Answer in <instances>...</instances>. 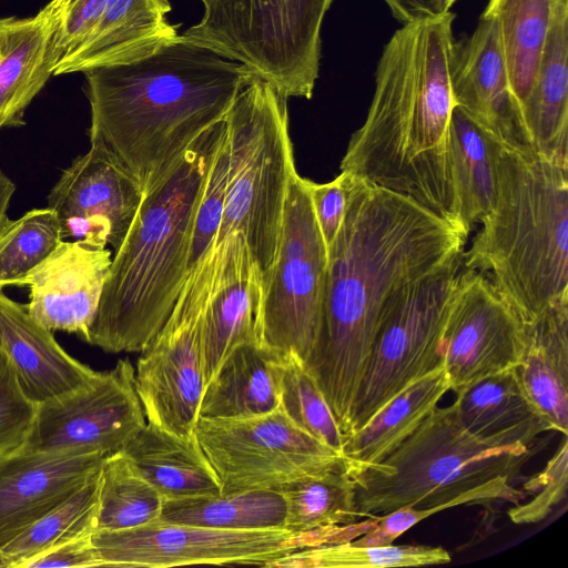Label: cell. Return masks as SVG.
I'll return each mask as SVG.
<instances>
[{
	"label": "cell",
	"mask_w": 568,
	"mask_h": 568,
	"mask_svg": "<svg viewBox=\"0 0 568 568\" xmlns=\"http://www.w3.org/2000/svg\"><path fill=\"white\" fill-rule=\"evenodd\" d=\"M84 75L90 144L108 150L144 192L258 79L180 34L150 55Z\"/></svg>",
	"instance_id": "obj_3"
},
{
	"label": "cell",
	"mask_w": 568,
	"mask_h": 568,
	"mask_svg": "<svg viewBox=\"0 0 568 568\" xmlns=\"http://www.w3.org/2000/svg\"><path fill=\"white\" fill-rule=\"evenodd\" d=\"M112 253L88 240H63L28 273L29 315L49 331L79 335L83 341L97 317Z\"/></svg>",
	"instance_id": "obj_17"
},
{
	"label": "cell",
	"mask_w": 568,
	"mask_h": 568,
	"mask_svg": "<svg viewBox=\"0 0 568 568\" xmlns=\"http://www.w3.org/2000/svg\"><path fill=\"white\" fill-rule=\"evenodd\" d=\"M393 17L402 24L416 18L436 14L433 0H383Z\"/></svg>",
	"instance_id": "obj_46"
},
{
	"label": "cell",
	"mask_w": 568,
	"mask_h": 568,
	"mask_svg": "<svg viewBox=\"0 0 568 568\" xmlns=\"http://www.w3.org/2000/svg\"><path fill=\"white\" fill-rule=\"evenodd\" d=\"M568 485V440L567 435L548 460L542 471L524 483L527 496L525 504H516L507 510L509 519L517 525L538 524L545 520L552 509L567 495Z\"/></svg>",
	"instance_id": "obj_41"
},
{
	"label": "cell",
	"mask_w": 568,
	"mask_h": 568,
	"mask_svg": "<svg viewBox=\"0 0 568 568\" xmlns=\"http://www.w3.org/2000/svg\"><path fill=\"white\" fill-rule=\"evenodd\" d=\"M503 144L455 105L450 123L453 174L464 230L469 234L495 203Z\"/></svg>",
	"instance_id": "obj_30"
},
{
	"label": "cell",
	"mask_w": 568,
	"mask_h": 568,
	"mask_svg": "<svg viewBox=\"0 0 568 568\" xmlns=\"http://www.w3.org/2000/svg\"><path fill=\"white\" fill-rule=\"evenodd\" d=\"M0 567H4V562H3V558L1 556V552H0Z\"/></svg>",
	"instance_id": "obj_49"
},
{
	"label": "cell",
	"mask_w": 568,
	"mask_h": 568,
	"mask_svg": "<svg viewBox=\"0 0 568 568\" xmlns=\"http://www.w3.org/2000/svg\"><path fill=\"white\" fill-rule=\"evenodd\" d=\"M264 284L260 276L242 277L215 292L202 315L204 386L240 345L257 343Z\"/></svg>",
	"instance_id": "obj_31"
},
{
	"label": "cell",
	"mask_w": 568,
	"mask_h": 568,
	"mask_svg": "<svg viewBox=\"0 0 568 568\" xmlns=\"http://www.w3.org/2000/svg\"><path fill=\"white\" fill-rule=\"evenodd\" d=\"M525 321L484 274L463 266L440 351L450 390L518 365Z\"/></svg>",
	"instance_id": "obj_14"
},
{
	"label": "cell",
	"mask_w": 568,
	"mask_h": 568,
	"mask_svg": "<svg viewBox=\"0 0 568 568\" xmlns=\"http://www.w3.org/2000/svg\"><path fill=\"white\" fill-rule=\"evenodd\" d=\"M349 174L341 173L332 181L316 183L305 179L313 212L327 250L334 242L345 216Z\"/></svg>",
	"instance_id": "obj_43"
},
{
	"label": "cell",
	"mask_w": 568,
	"mask_h": 568,
	"mask_svg": "<svg viewBox=\"0 0 568 568\" xmlns=\"http://www.w3.org/2000/svg\"><path fill=\"white\" fill-rule=\"evenodd\" d=\"M194 433L221 494L278 487L342 467L345 456L298 428L278 407L243 419L199 418Z\"/></svg>",
	"instance_id": "obj_11"
},
{
	"label": "cell",
	"mask_w": 568,
	"mask_h": 568,
	"mask_svg": "<svg viewBox=\"0 0 568 568\" xmlns=\"http://www.w3.org/2000/svg\"><path fill=\"white\" fill-rule=\"evenodd\" d=\"M202 315L169 318L134 369L148 423L183 436L194 433L204 390Z\"/></svg>",
	"instance_id": "obj_16"
},
{
	"label": "cell",
	"mask_w": 568,
	"mask_h": 568,
	"mask_svg": "<svg viewBox=\"0 0 568 568\" xmlns=\"http://www.w3.org/2000/svg\"><path fill=\"white\" fill-rule=\"evenodd\" d=\"M433 2H434V6H435V8H436L437 13H439V12H438V8H437V0H433Z\"/></svg>",
	"instance_id": "obj_50"
},
{
	"label": "cell",
	"mask_w": 568,
	"mask_h": 568,
	"mask_svg": "<svg viewBox=\"0 0 568 568\" xmlns=\"http://www.w3.org/2000/svg\"><path fill=\"white\" fill-rule=\"evenodd\" d=\"M134 176L104 148L90 149L62 171L48 195L63 240H88L115 251L143 200Z\"/></svg>",
	"instance_id": "obj_15"
},
{
	"label": "cell",
	"mask_w": 568,
	"mask_h": 568,
	"mask_svg": "<svg viewBox=\"0 0 568 568\" xmlns=\"http://www.w3.org/2000/svg\"><path fill=\"white\" fill-rule=\"evenodd\" d=\"M462 268L463 260L419 281L387 312L355 392L346 437L410 384L443 365L442 336Z\"/></svg>",
	"instance_id": "obj_9"
},
{
	"label": "cell",
	"mask_w": 568,
	"mask_h": 568,
	"mask_svg": "<svg viewBox=\"0 0 568 568\" xmlns=\"http://www.w3.org/2000/svg\"><path fill=\"white\" fill-rule=\"evenodd\" d=\"M160 519L231 530L284 529L286 503L277 489L166 499Z\"/></svg>",
	"instance_id": "obj_32"
},
{
	"label": "cell",
	"mask_w": 568,
	"mask_h": 568,
	"mask_svg": "<svg viewBox=\"0 0 568 568\" xmlns=\"http://www.w3.org/2000/svg\"><path fill=\"white\" fill-rule=\"evenodd\" d=\"M109 0H71L61 24L59 45L65 53L77 48L91 32Z\"/></svg>",
	"instance_id": "obj_45"
},
{
	"label": "cell",
	"mask_w": 568,
	"mask_h": 568,
	"mask_svg": "<svg viewBox=\"0 0 568 568\" xmlns=\"http://www.w3.org/2000/svg\"><path fill=\"white\" fill-rule=\"evenodd\" d=\"M227 178L229 148L225 134L195 212L185 282L197 272L215 243L222 221Z\"/></svg>",
	"instance_id": "obj_40"
},
{
	"label": "cell",
	"mask_w": 568,
	"mask_h": 568,
	"mask_svg": "<svg viewBox=\"0 0 568 568\" xmlns=\"http://www.w3.org/2000/svg\"><path fill=\"white\" fill-rule=\"evenodd\" d=\"M531 149L568 168V0H560L521 111Z\"/></svg>",
	"instance_id": "obj_25"
},
{
	"label": "cell",
	"mask_w": 568,
	"mask_h": 568,
	"mask_svg": "<svg viewBox=\"0 0 568 568\" xmlns=\"http://www.w3.org/2000/svg\"><path fill=\"white\" fill-rule=\"evenodd\" d=\"M201 1L202 18L181 38L244 64L287 99L312 98L334 0Z\"/></svg>",
	"instance_id": "obj_8"
},
{
	"label": "cell",
	"mask_w": 568,
	"mask_h": 568,
	"mask_svg": "<svg viewBox=\"0 0 568 568\" xmlns=\"http://www.w3.org/2000/svg\"><path fill=\"white\" fill-rule=\"evenodd\" d=\"M101 469V468H100ZM100 470L61 504L41 516L1 549L6 568H23L47 549L94 534L99 509Z\"/></svg>",
	"instance_id": "obj_34"
},
{
	"label": "cell",
	"mask_w": 568,
	"mask_h": 568,
	"mask_svg": "<svg viewBox=\"0 0 568 568\" xmlns=\"http://www.w3.org/2000/svg\"><path fill=\"white\" fill-rule=\"evenodd\" d=\"M349 176L345 216L327 250L316 336L303 362L344 439L383 318L414 284L463 260L467 240L412 199Z\"/></svg>",
	"instance_id": "obj_1"
},
{
	"label": "cell",
	"mask_w": 568,
	"mask_h": 568,
	"mask_svg": "<svg viewBox=\"0 0 568 568\" xmlns=\"http://www.w3.org/2000/svg\"><path fill=\"white\" fill-rule=\"evenodd\" d=\"M456 394V414L474 436L500 446H531L554 432L525 393L515 367L478 379Z\"/></svg>",
	"instance_id": "obj_24"
},
{
	"label": "cell",
	"mask_w": 568,
	"mask_h": 568,
	"mask_svg": "<svg viewBox=\"0 0 568 568\" xmlns=\"http://www.w3.org/2000/svg\"><path fill=\"white\" fill-rule=\"evenodd\" d=\"M450 561L449 552L438 546H356L343 542L303 548L276 560L270 567L390 568L442 565Z\"/></svg>",
	"instance_id": "obj_36"
},
{
	"label": "cell",
	"mask_w": 568,
	"mask_h": 568,
	"mask_svg": "<svg viewBox=\"0 0 568 568\" xmlns=\"http://www.w3.org/2000/svg\"><path fill=\"white\" fill-rule=\"evenodd\" d=\"M163 504V496L122 450L104 457L95 531L130 529L158 520Z\"/></svg>",
	"instance_id": "obj_35"
},
{
	"label": "cell",
	"mask_w": 568,
	"mask_h": 568,
	"mask_svg": "<svg viewBox=\"0 0 568 568\" xmlns=\"http://www.w3.org/2000/svg\"><path fill=\"white\" fill-rule=\"evenodd\" d=\"M534 454L531 446H500L474 436L452 404L436 406L382 462L345 468L364 518L447 504L496 479L513 481Z\"/></svg>",
	"instance_id": "obj_7"
},
{
	"label": "cell",
	"mask_w": 568,
	"mask_h": 568,
	"mask_svg": "<svg viewBox=\"0 0 568 568\" xmlns=\"http://www.w3.org/2000/svg\"><path fill=\"white\" fill-rule=\"evenodd\" d=\"M92 537L93 534H87L53 546L29 560L23 568L101 567Z\"/></svg>",
	"instance_id": "obj_44"
},
{
	"label": "cell",
	"mask_w": 568,
	"mask_h": 568,
	"mask_svg": "<svg viewBox=\"0 0 568 568\" xmlns=\"http://www.w3.org/2000/svg\"><path fill=\"white\" fill-rule=\"evenodd\" d=\"M528 398L554 432L568 434V298L525 321V347L517 366Z\"/></svg>",
	"instance_id": "obj_23"
},
{
	"label": "cell",
	"mask_w": 568,
	"mask_h": 568,
	"mask_svg": "<svg viewBox=\"0 0 568 568\" xmlns=\"http://www.w3.org/2000/svg\"><path fill=\"white\" fill-rule=\"evenodd\" d=\"M281 357L257 343L236 347L204 386L199 418L243 419L276 410Z\"/></svg>",
	"instance_id": "obj_27"
},
{
	"label": "cell",
	"mask_w": 568,
	"mask_h": 568,
	"mask_svg": "<svg viewBox=\"0 0 568 568\" xmlns=\"http://www.w3.org/2000/svg\"><path fill=\"white\" fill-rule=\"evenodd\" d=\"M229 178L215 243L181 295L203 300L274 263L288 184L296 172L287 98L264 80L245 87L226 113Z\"/></svg>",
	"instance_id": "obj_5"
},
{
	"label": "cell",
	"mask_w": 568,
	"mask_h": 568,
	"mask_svg": "<svg viewBox=\"0 0 568 568\" xmlns=\"http://www.w3.org/2000/svg\"><path fill=\"white\" fill-rule=\"evenodd\" d=\"M480 223L463 266L488 277L523 321L568 298V168L503 144Z\"/></svg>",
	"instance_id": "obj_6"
},
{
	"label": "cell",
	"mask_w": 568,
	"mask_h": 568,
	"mask_svg": "<svg viewBox=\"0 0 568 568\" xmlns=\"http://www.w3.org/2000/svg\"><path fill=\"white\" fill-rule=\"evenodd\" d=\"M513 481L506 478L496 479L481 487L460 496L459 498L443 505L429 508L402 507L379 516L375 527L351 541L356 546H385L392 545L395 539L402 536L409 528L425 518L442 510L462 505H489L496 501L519 504L527 498L526 491L516 488Z\"/></svg>",
	"instance_id": "obj_39"
},
{
	"label": "cell",
	"mask_w": 568,
	"mask_h": 568,
	"mask_svg": "<svg viewBox=\"0 0 568 568\" xmlns=\"http://www.w3.org/2000/svg\"><path fill=\"white\" fill-rule=\"evenodd\" d=\"M225 134L223 119L144 192L124 240L113 251L84 342L108 353H141L165 325L186 278L195 212Z\"/></svg>",
	"instance_id": "obj_4"
},
{
	"label": "cell",
	"mask_w": 568,
	"mask_h": 568,
	"mask_svg": "<svg viewBox=\"0 0 568 568\" xmlns=\"http://www.w3.org/2000/svg\"><path fill=\"white\" fill-rule=\"evenodd\" d=\"M168 0H109L88 37L65 53L53 75L125 64L150 55L179 38L168 21Z\"/></svg>",
	"instance_id": "obj_21"
},
{
	"label": "cell",
	"mask_w": 568,
	"mask_h": 568,
	"mask_svg": "<svg viewBox=\"0 0 568 568\" xmlns=\"http://www.w3.org/2000/svg\"><path fill=\"white\" fill-rule=\"evenodd\" d=\"M37 409L38 404L27 396L0 347V457L24 447Z\"/></svg>",
	"instance_id": "obj_42"
},
{
	"label": "cell",
	"mask_w": 568,
	"mask_h": 568,
	"mask_svg": "<svg viewBox=\"0 0 568 568\" xmlns=\"http://www.w3.org/2000/svg\"><path fill=\"white\" fill-rule=\"evenodd\" d=\"M452 11L402 24L384 45L364 123L341 171L412 199L468 237L450 155L457 40Z\"/></svg>",
	"instance_id": "obj_2"
},
{
	"label": "cell",
	"mask_w": 568,
	"mask_h": 568,
	"mask_svg": "<svg viewBox=\"0 0 568 568\" xmlns=\"http://www.w3.org/2000/svg\"><path fill=\"white\" fill-rule=\"evenodd\" d=\"M101 567L169 568L186 565L270 567L303 548L327 544L324 530L295 535L285 529L231 530L152 523L116 531H94Z\"/></svg>",
	"instance_id": "obj_12"
},
{
	"label": "cell",
	"mask_w": 568,
	"mask_h": 568,
	"mask_svg": "<svg viewBox=\"0 0 568 568\" xmlns=\"http://www.w3.org/2000/svg\"><path fill=\"white\" fill-rule=\"evenodd\" d=\"M108 455L21 448L0 457V549L95 475Z\"/></svg>",
	"instance_id": "obj_18"
},
{
	"label": "cell",
	"mask_w": 568,
	"mask_h": 568,
	"mask_svg": "<svg viewBox=\"0 0 568 568\" xmlns=\"http://www.w3.org/2000/svg\"><path fill=\"white\" fill-rule=\"evenodd\" d=\"M280 388V408L286 416L310 436L343 455L344 436L324 396L296 356L281 357Z\"/></svg>",
	"instance_id": "obj_38"
},
{
	"label": "cell",
	"mask_w": 568,
	"mask_h": 568,
	"mask_svg": "<svg viewBox=\"0 0 568 568\" xmlns=\"http://www.w3.org/2000/svg\"><path fill=\"white\" fill-rule=\"evenodd\" d=\"M327 247L305 178H291L274 263L263 294L257 344L302 362L314 343L323 300Z\"/></svg>",
	"instance_id": "obj_10"
},
{
	"label": "cell",
	"mask_w": 568,
	"mask_h": 568,
	"mask_svg": "<svg viewBox=\"0 0 568 568\" xmlns=\"http://www.w3.org/2000/svg\"><path fill=\"white\" fill-rule=\"evenodd\" d=\"M277 490L286 503L284 529L295 535L349 525L362 518L355 506L354 481L345 465L285 484Z\"/></svg>",
	"instance_id": "obj_33"
},
{
	"label": "cell",
	"mask_w": 568,
	"mask_h": 568,
	"mask_svg": "<svg viewBox=\"0 0 568 568\" xmlns=\"http://www.w3.org/2000/svg\"><path fill=\"white\" fill-rule=\"evenodd\" d=\"M145 424L134 367L122 358L79 388L39 404L24 448L110 455Z\"/></svg>",
	"instance_id": "obj_13"
},
{
	"label": "cell",
	"mask_w": 568,
	"mask_h": 568,
	"mask_svg": "<svg viewBox=\"0 0 568 568\" xmlns=\"http://www.w3.org/2000/svg\"><path fill=\"white\" fill-rule=\"evenodd\" d=\"M121 450L164 500L221 494L195 433L178 435L146 423Z\"/></svg>",
	"instance_id": "obj_26"
},
{
	"label": "cell",
	"mask_w": 568,
	"mask_h": 568,
	"mask_svg": "<svg viewBox=\"0 0 568 568\" xmlns=\"http://www.w3.org/2000/svg\"><path fill=\"white\" fill-rule=\"evenodd\" d=\"M457 0H437L438 12H447L450 11V8Z\"/></svg>",
	"instance_id": "obj_48"
},
{
	"label": "cell",
	"mask_w": 568,
	"mask_h": 568,
	"mask_svg": "<svg viewBox=\"0 0 568 568\" xmlns=\"http://www.w3.org/2000/svg\"><path fill=\"white\" fill-rule=\"evenodd\" d=\"M71 0H51L36 16L0 19V130L24 125V112L63 58L59 37Z\"/></svg>",
	"instance_id": "obj_20"
},
{
	"label": "cell",
	"mask_w": 568,
	"mask_h": 568,
	"mask_svg": "<svg viewBox=\"0 0 568 568\" xmlns=\"http://www.w3.org/2000/svg\"><path fill=\"white\" fill-rule=\"evenodd\" d=\"M450 390L444 364L389 400L364 427L344 440L343 455L352 466H371L395 450Z\"/></svg>",
	"instance_id": "obj_28"
},
{
	"label": "cell",
	"mask_w": 568,
	"mask_h": 568,
	"mask_svg": "<svg viewBox=\"0 0 568 568\" xmlns=\"http://www.w3.org/2000/svg\"><path fill=\"white\" fill-rule=\"evenodd\" d=\"M560 0H489L509 85L520 110L535 83ZM523 116V115H521Z\"/></svg>",
	"instance_id": "obj_29"
},
{
	"label": "cell",
	"mask_w": 568,
	"mask_h": 568,
	"mask_svg": "<svg viewBox=\"0 0 568 568\" xmlns=\"http://www.w3.org/2000/svg\"><path fill=\"white\" fill-rule=\"evenodd\" d=\"M62 241L60 221L48 206L8 217L0 229V288L19 285Z\"/></svg>",
	"instance_id": "obj_37"
},
{
	"label": "cell",
	"mask_w": 568,
	"mask_h": 568,
	"mask_svg": "<svg viewBox=\"0 0 568 568\" xmlns=\"http://www.w3.org/2000/svg\"><path fill=\"white\" fill-rule=\"evenodd\" d=\"M455 103L507 148L534 152L511 93L494 20L481 13L474 32L457 41Z\"/></svg>",
	"instance_id": "obj_19"
},
{
	"label": "cell",
	"mask_w": 568,
	"mask_h": 568,
	"mask_svg": "<svg viewBox=\"0 0 568 568\" xmlns=\"http://www.w3.org/2000/svg\"><path fill=\"white\" fill-rule=\"evenodd\" d=\"M0 347L20 385L36 404L59 397L88 383L97 373L67 353L52 331L37 323L27 305L0 288Z\"/></svg>",
	"instance_id": "obj_22"
},
{
	"label": "cell",
	"mask_w": 568,
	"mask_h": 568,
	"mask_svg": "<svg viewBox=\"0 0 568 568\" xmlns=\"http://www.w3.org/2000/svg\"><path fill=\"white\" fill-rule=\"evenodd\" d=\"M14 192V183L0 170V229L8 219V210Z\"/></svg>",
	"instance_id": "obj_47"
}]
</instances>
